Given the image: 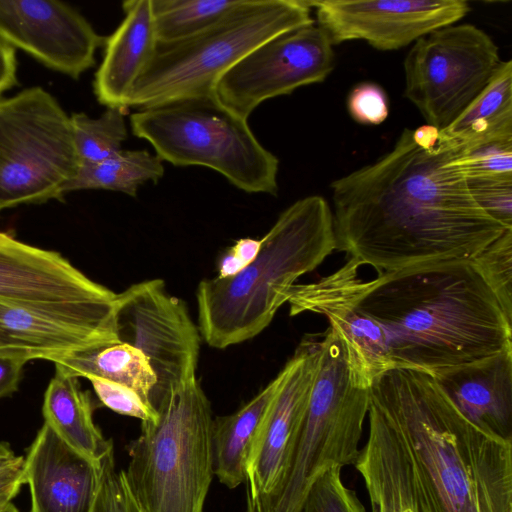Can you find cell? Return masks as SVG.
<instances>
[{"instance_id": "1", "label": "cell", "mask_w": 512, "mask_h": 512, "mask_svg": "<svg viewBox=\"0 0 512 512\" xmlns=\"http://www.w3.org/2000/svg\"><path fill=\"white\" fill-rule=\"evenodd\" d=\"M439 130L405 128L393 148L330 184L336 249L379 274L471 261L505 230L472 197Z\"/></svg>"}, {"instance_id": "2", "label": "cell", "mask_w": 512, "mask_h": 512, "mask_svg": "<svg viewBox=\"0 0 512 512\" xmlns=\"http://www.w3.org/2000/svg\"><path fill=\"white\" fill-rule=\"evenodd\" d=\"M341 268L357 306L384 330L393 368L429 374L512 348V321L471 261L427 262L359 276Z\"/></svg>"}, {"instance_id": "3", "label": "cell", "mask_w": 512, "mask_h": 512, "mask_svg": "<svg viewBox=\"0 0 512 512\" xmlns=\"http://www.w3.org/2000/svg\"><path fill=\"white\" fill-rule=\"evenodd\" d=\"M370 398L400 434L422 512H512V441L470 422L431 374L387 370Z\"/></svg>"}, {"instance_id": "4", "label": "cell", "mask_w": 512, "mask_h": 512, "mask_svg": "<svg viewBox=\"0 0 512 512\" xmlns=\"http://www.w3.org/2000/svg\"><path fill=\"white\" fill-rule=\"evenodd\" d=\"M336 249L332 210L322 196L297 200L261 239L256 258L238 274L197 287L199 332L225 349L260 334L287 303L288 290Z\"/></svg>"}, {"instance_id": "5", "label": "cell", "mask_w": 512, "mask_h": 512, "mask_svg": "<svg viewBox=\"0 0 512 512\" xmlns=\"http://www.w3.org/2000/svg\"><path fill=\"white\" fill-rule=\"evenodd\" d=\"M313 23L309 0H244L190 37L157 42L132 88L128 108L141 110L215 96L220 78L250 51L277 35Z\"/></svg>"}, {"instance_id": "6", "label": "cell", "mask_w": 512, "mask_h": 512, "mask_svg": "<svg viewBox=\"0 0 512 512\" xmlns=\"http://www.w3.org/2000/svg\"><path fill=\"white\" fill-rule=\"evenodd\" d=\"M156 411L128 446V485L144 512H204L214 476L210 401L196 379Z\"/></svg>"}, {"instance_id": "7", "label": "cell", "mask_w": 512, "mask_h": 512, "mask_svg": "<svg viewBox=\"0 0 512 512\" xmlns=\"http://www.w3.org/2000/svg\"><path fill=\"white\" fill-rule=\"evenodd\" d=\"M369 402L370 387L357 379L343 340L329 326L321 334L317 370L287 470L271 494L252 500L256 512H298L320 473L354 465Z\"/></svg>"}, {"instance_id": "8", "label": "cell", "mask_w": 512, "mask_h": 512, "mask_svg": "<svg viewBox=\"0 0 512 512\" xmlns=\"http://www.w3.org/2000/svg\"><path fill=\"white\" fill-rule=\"evenodd\" d=\"M130 126L162 161L215 170L247 193L278 192V158L257 140L246 119L215 96L141 109L130 116Z\"/></svg>"}, {"instance_id": "9", "label": "cell", "mask_w": 512, "mask_h": 512, "mask_svg": "<svg viewBox=\"0 0 512 512\" xmlns=\"http://www.w3.org/2000/svg\"><path fill=\"white\" fill-rule=\"evenodd\" d=\"M78 167L70 117L50 93L0 97V212L61 199Z\"/></svg>"}, {"instance_id": "10", "label": "cell", "mask_w": 512, "mask_h": 512, "mask_svg": "<svg viewBox=\"0 0 512 512\" xmlns=\"http://www.w3.org/2000/svg\"><path fill=\"white\" fill-rule=\"evenodd\" d=\"M499 48L472 24H451L418 39L404 60V96L430 125L447 128L502 64Z\"/></svg>"}, {"instance_id": "11", "label": "cell", "mask_w": 512, "mask_h": 512, "mask_svg": "<svg viewBox=\"0 0 512 512\" xmlns=\"http://www.w3.org/2000/svg\"><path fill=\"white\" fill-rule=\"evenodd\" d=\"M119 342L138 349L156 376L150 403L156 410L177 390L197 379L201 335L183 300L162 279L130 285L116 296Z\"/></svg>"}, {"instance_id": "12", "label": "cell", "mask_w": 512, "mask_h": 512, "mask_svg": "<svg viewBox=\"0 0 512 512\" xmlns=\"http://www.w3.org/2000/svg\"><path fill=\"white\" fill-rule=\"evenodd\" d=\"M334 67L333 44L313 23L277 35L250 51L220 78L214 95L223 107L247 120L264 101L321 83Z\"/></svg>"}, {"instance_id": "13", "label": "cell", "mask_w": 512, "mask_h": 512, "mask_svg": "<svg viewBox=\"0 0 512 512\" xmlns=\"http://www.w3.org/2000/svg\"><path fill=\"white\" fill-rule=\"evenodd\" d=\"M115 310L116 298L59 303L0 299V352L51 361L119 342Z\"/></svg>"}, {"instance_id": "14", "label": "cell", "mask_w": 512, "mask_h": 512, "mask_svg": "<svg viewBox=\"0 0 512 512\" xmlns=\"http://www.w3.org/2000/svg\"><path fill=\"white\" fill-rule=\"evenodd\" d=\"M309 4L333 45L363 40L382 51L404 48L457 23L470 11L465 0H309Z\"/></svg>"}, {"instance_id": "15", "label": "cell", "mask_w": 512, "mask_h": 512, "mask_svg": "<svg viewBox=\"0 0 512 512\" xmlns=\"http://www.w3.org/2000/svg\"><path fill=\"white\" fill-rule=\"evenodd\" d=\"M321 334L305 335L278 373L277 391L260 425L247 461L253 501L271 494L287 470L315 378Z\"/></svg>"}, {"instance_id": "16", "label": "cell", "mask_w": 512, "mask_h": 512, "mask_svg": "<svg viewBox=\"0 0 512 512\" xmlns=\"http://www.w3.org/2000/svg\"><path fill=\"white\" fill-rule=\"evenodd\" d=\"M0 39L73 78L95 64L105 43L71 6L46 0L0 1Z\"/></svg>"}, {"instance_id": "17", "label": "cell", "mask_w": 512, "mask_h": 512, "mask_svg": "<svg viewBox=\"0 0 512 512\" xmlns=\"http://www.w3.org/2000/svg\"><path fill=\"white\" fill-rule=\"evenodd\" d=\"M290 316L321 314L343 340L349 365L357 379L370 387L373 380L393 369L381 326L362 311L340 269L307 284H294L287 293Z\"/></svg>"}, {"instance_id": "18", "label": "cell", "mask_w": 512, "mask_h": 512, "mask_svg": "<svg viewBox=\"0 0 512 512\" xmlns=\"http://www.w3.org/2000/svg\"><path fill=\"white\" fill-rule=\"evenodd\" d=\"M116 295L58 252L23 243L0 232V299L59 303L112 300Z\"/></svg>"}, {"instance_id": "19", "label": "cell", "mask_w": 512, "mask_h": 512, "mask_svg": "<svg viewBox=\"0 0 512 512\" xmlns=\"http://www.w3.org/2000/svg\"><path fill=\"white\" fill-rule=\"evenodd\" d=\"M29 512H93L101 480V461L66 444L46 423L24 457Z\"/></svg>"}, {"instance_id": "20", "label": "cell", "mask_w": 512, "mask_h": 512, "mask_svg": "<svg viewBox=\"0 0 512 512\" xmlns=\"http://www.w3.org/2000/svg\"><path fill=\"white\" fill-rule=\"evenodd\" d=\"M431 375L470 422L512 441V348Z\"/></svg>"}, {"instance_id": "21", "label": "cell", "mask_w": 512, "mask_h": 512, "mask_svg": "<svg viewBox=\"0 0 512 512\" xmlns=\"http://www.w3.org/2000/svg\"><path fill=\"white\" fill-rule=\"evenodd\" d=\"M369 435L354 463L365 483L371 512H422L409 457L397 429L370 398Z\"/></svg>"}, {"instance_id": "22", "label": "cell", "mask_w": 512, "mask_h": 512, "mask_svg": "<svg viewBox=\"0 0 512 512\" xmlns=\"http://www.w3.org/2000/svg\"><path fill=\"white\" fill-rule=\"evenodd\" d=\"M122 8L124 19L105 38L104 57L93 87L102 105L127 109L132 88L155 51L157 38L151 0L125 1Z\"/></svg>"}, {"instance_id": "23", "label": "cell", "mask_w": 512, "mask_h": 512, "mask_svg": "<svg viewBox=\"0 0 512 512\" xmlns=\"http://www.w3.org/2000/svg\"><path fill=\"white\" fill-rule=\"evenodd\" d=\"M42 413L44 423L66 444L93 461L100 462L113 447L94 423L89 393L58 365L45 391Z\"/></svg>"}, {"instance_id": "24", "label": "cell", "mask_w": 512, "mask_h": 512, "mask_svg": "<svg viewBox=\"0 0 512 512\" xmlns=\"http://www.w3.org/2000/svg\"><path fill=\"white\" fill-rule=\"evenodd\" d=\"M279 381L277 374L236 412L213 419L214 475L229 489H234L247 480L249 454Z\"/></svg>"}, {"instance_id": "25", "label": "cell", "mask_w": 512, "mask_h": 512, "mask_svg": "<svg viewBox=\"0 0 512 512\" xmlns=\"http://www.w3.org/2000/svg\"><path fill=\"white\" fill-rule=\"evenodd\" d=\"M512 138V61H503L485 89L445 129L439 139L461 150Z\"/></svg>"}, {"instance_id": "26", "label": "cell", "mask_w": 512, "mask_h": 512, "mask_svg": "<svg viewBox=\"0 0 512 512\" xmlns=\"http://www.w3.org/2000/svg\"><path fill=\"white\" fill-rule=\"evenodd\" d=\"M51 362L77 378H100L126 386L148 403L156 384V376L146 357L123 342L90 347L55 357Z\"/></svg>"}, {"instance_id": "27", "label": "cell", "mask_w": 512, "mask_h": 512, "mask_svg": "<svg viewBox=\"0 0 512 512\" xmlns=\"http://www.w3.org/2000/svg\"><path fill=\"white\" fill-rule=\"evenodd\" d=\"M163 161L147 150H122L94 164L79 165L64 194L85 189H104L135 197L140 186L157 183L164 175Z\"/></svg>"}, {"instance_id": "28", "label": "cell", "mask_w": 512, "mask_h": 512, "mask_svg": "<svg viewBox=\"0 0 512 512\" xmlns=\"http://www.w3.org/2000/svg\"><path fill=\"white\" fill-rule=\"evenodd\" d=\"M158 43L190 37L215 24L244 0H151Z\"/></svg>"}, {"instance_id": "29", "label": "cell", "mask_w": 512, "mask_h": 512, "mask_svg": "<svg viewBox=\"0 0 512 512\" xmlns=\"http://www.w3.org/2000/svg\"><path fill=\"white\" fill-rule=\"evenodd\" d=\"M126 110L120 107H107L98 118H91L84 113H74L70 116L79 165L104 161L123 150L122 143L128 136Z\"/></svg>"}, {"instance_id": "30", "label": "cell", "mask_w": 512, "mask_h": 512, "mask_svg": "<svg viewBox=\"0 0 512 512\" xmlns=\"http://www.w3.org/2000/svg\"><path fill=\"white\" fill-rule=\"evenodd\" d=\"M471 263L512 321V229L505 230Z\"/></svg>"}, {"instance_id": "31", "label": "cell", "mask_w": 512, "mask_h": 512, "mask_svg": "<svg viewBox=\"0 0 512 512\" xmlns=\"http://www.w3.org/2000/svg\"><path fill=\"white\" fill-rule=\"evenodd\" d=\"M340 467L320 473L310 484L298 512H366L354 490L341 479Z\"/></svg>"}, {"instance_id": "32", "label": "cell", "mask_w": 512, "mask_h": 512, "mask_svg": "<svg viewBox=\"0 0 512 512\" xmlns=\"http://www.w3.org/2000/svg\"><path fill=\"white\" fill-rule=\"evenodd\" d=\"M457 164L466 179L512 177V138L458 150Z\"/></svg>"}, {"instance_id": "33", "label": "cell", "mask_w": 512, "mask_h": 512, "mask_svg": "<svg viewBox=\"0 0 512 512\" xmlns=\"http://www.w3.org/2000/svg\"><path fill=\"white\" fill-rule=\"evenodd\" d=\"M93 512H144L128 485L125 471L116 467L114 447L101 459V480Z\"/></svg>"}, {"instance_id": "34", "label": "cell", "mask_w": 512, "mask_h": 512, "mask_svg": "<svg viewBox=\"0 0 512 512\" xmlns=\"http://www.w3.org/2000/svg\"><path fill=\"white\" fill-rule=\"evenodd\" d=\"M476 203L506 229H512V177L467 179Z\"/></svg>"}, {"instance_id": "35", "label": "cell", "mask_w": 512, "mask_h": 512, "mask_svg": "<svg viewBox=\"0 0 512 512\" xmlns=\"http://www.w3.org/2000/svg\"><path fill=\"white\" fill-rule=\"evenodd\" d=\"M88 380L91 382L100 402L112 411L137 418L141 422L154 420L158 417V413L153 406L134 390L100 378H90Z\"/></svg>"}, {"instance_id": "36", "label": "cell", "mask_w": 512, "mask_h": 512, "mask_svg": "<svg viewBox=\"0 0 512 512\" xmlns=\"http://www.w3.org/2000/svg\"><path fill=\"white\" fill-rule=\"evenodd\" d=\"M350 116L364 125H379L389 114V101L385 90L378 84L362 82L353 87L347 98Z\"/></svg>"}, {"instance_id": "37", "label": "cell", "mask_w": 512, "mask_h": 512, "mask_svg": "<svg viewBox=\"0 0 512 512\" xmlns=\"http://www.w3.org/2000/svg\"><path fill=\"white\" fill-rule=\"evenodd\" d=\"M260 248L261 239L237 240L220 258L215 277L224 279L238 274L256 258Z\"/></svg>"}, {"instance_id": "38", "label": "cell", "mask_w": 512, "mask_h": 512, "mask_svg": "<svg viewBox=\"0 0 512 512\" xmlns=\"http://www.w3.org/2000/svg\"><path fill=\"white\" fill-rule=\"evenodd\" d=\"M27 362L22 356L0 352V399L18 389Z\"/></svg>"}, {"instance_id": "39", "label": "cell", "mask_w": 512, "mask_h": 512, "mask_svg": "<svg viewBox=\"0 0 512 512\" xmlns=\"http://www.w3.org/2000/svg\"><path fill=\"white\" fill-rule=\"evenodd\" d=\"M25 484L24 457L0 470V505L11 503Z\"/></svg>"}, {"instance_id": "40", "label": "cell", "mask_w": 512, "mask_h": 512, "mask_svg": "<svg viewBox=\"0 0 512 512\" xmlns=\"http://www.w3.org/2000/svg\"><path fill=\"white\" fill-rule=\"evenodd\" d=\"M16 70L14 48L0 39V95L16 84Z\"/></svg>"}, {"instance_id": "41", "label": "cell", "mask_w": 512, "mask_h": 512, "mask_svg": "<svg viewBox=\"0 0 512 512\" xmlns=\"http://www.w3.org/2000/svg\"><path fill=\"white\" fill-rule=\"evenodd\" d=\"M20 456H16L9 443L0 442V470L16 462Z\"/></svg>"}, {"instance_id": "42", "label": "cell", "mask_w": 512, "mask_h": 512, "mask_svg": "<svg viewBox=\"0 0 512 512\" xmlns=\"http://www.w3.org/2000/svg\"><path fill=\"white\" fill-rule=\"evenodd\" d=\"M0 512H19L18 508L12 503L0 505Z\"/></svg>"}, {"instance_id": "43", "label": "cell", "mask_w": 512, "mask_h": 512, "mask_svg": "<svg viewBox=\"0 0 512 512\" xmlns=\"http://www.w3.org/2000/svg\"><path fill=\"white\" fill-rule=\"evenodd\" d=\"M246 512H256L252 499L248 492H246Z\"/></svg>"}]
</instances>
